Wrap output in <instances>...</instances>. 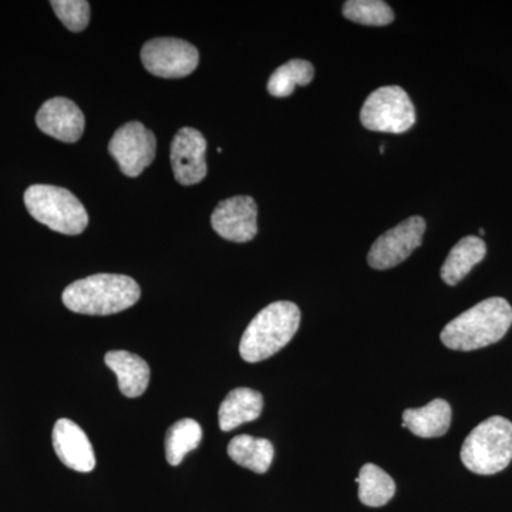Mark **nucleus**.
I'll return each mask as SVG.
<instances>
[{"instance_id": "1", "label": "nucleus", "mask_w": 512, "mask_h": 512, "mask_svg": "<svg viewBox=\"0 0 512 512\" xmlns=\"http://www.w3.org/2000/svg\"><path fill=\"white\" fill-rule=\"evenodd\" d=\"M511 325L510 303L503 298H490L451 320L440 339L448 349L471 352L500 342Z\"/></svg>"}, {"instance_id": "2", "label": "nucleus", "mask_w": 512, "mask_h": 512, "mask_svg": "<svg viewBox=\"0 0 512 512\" xmlns=\"http://www.w3.org/2000/svg\"><path fill=\"white\" fill-rule=\"evenodd\" d=\"M140 296V286L130 276L97 274L67 286L62 299L74 313L107 316L136 305Z\"/></svg>"}, {"instance_id": "3", "label": "nucleus", "mask_w": 512, "mask_h": 512, "mask_svg": "<svg viewBox=\"0 0 512 512\" xmlns=\"http://www.w3.org/2000/svg\"><path fill=\"white\" fill-rule=\"evenodd\" d=\"M301 325L295 303L279 301L262 309L249 323L239 343V353L248 363H258L284 349Z\"/></svg>"}, {"instance_id": "4", "label": "nucleus", "mask_w": 512, "mask_h": 512, "mask_svg": "<svg viewBox=\"0 0 512 512\" xmlns=\"http://www.w3.org/2000/svg\"><path fill=\"white\" fill-rule=\"evenodd\" d=\"M461 461L480 476L500 473L512 461V423L493 416L478 424L461 447Z\"/></svg>"}, {"instance_id": "5", "label": "nucleus", "mask_w": 512, "mask_h": 512, "mask_svg": "<svg viewBox=\"0 0 512 512\" xmlns=\"http://www.w3.org/2000/svg\"><path fill=\"white\" fill-rule=\"evenodd\" d=\"M29 214L52 231L80 235L89 225V214L76 195L66 188L36 184L25 192Z\"/></svg>"}, {"instance_id": "6", "label": "nucleus", "mask_w": 512, "mask_h": 512, "mask_svg": "<svg viewBox=\"0 0 512 512\" xmlns=\"http://www.w3.org/2000/svg\"><path fill=\"white\" fill-rule=\"evenodd\" d=\"M360 121L370 131L402 134L416 123V110L406 90L384 86L367 97L360 111Z\"/></svg>"}, {"instance_id": "7", "label": "nucleus", "mask_w": 512, "mask_h": 512, "mask_svg": "<svg viewBox=\"0 0 512 512\" xmlns=\"http://www.w3.org/2000/svg\"><path fill=\"white\" fill-rule=\"evenodd\" d=\"M144 67L163 79H181L197 69L200 53L197 47L174 37H158L141 49Z\"/></svg>"}, {"instance_id": "8", "label": "nucleus", "mask_w": 512, "mask_h": 512, "mask_svg": "<svg viewBox=\"0 0 512 512\" xmlns=\"http://www.w3.org/2000/svg\"><path fill=\"white\" fill-rule=\"evenodd\" d=\"M109 151L121 173L138 177L156 158V136L143 123L131 121L116 131L110 140Z\"/></svg>"}, {"instance_id": "9", "label": "nucleus", "mask_w": 512, "mask_h": 512, "mask_svg": "<svg viewBox=\"0 0 512 512\" xmlns=\"http://www.w3.org/2000/svg\"><path fill=\"white\" fill-rule=\"evenodd\" d=\"M426 232L424 218L410 217L376 239L367 255V262L377 271H386L406 261L420 247Z\"/></svg>"}, {"instance_id": "10", "label": "nucleus", "mask_w": 512, "mask_h": 512, "mask_svg": "<svg viewBox=\"0 0 512 512\" xmlns=\"http://www.w3.org/2000/svg\"><path fill=\"white\" fill-rule=\"evenodd\" d=\"M211 225L227 241L249 242L258 232V205L254 198L244 195L228 198L215 207Z\"/></svg>"}, {"instance_id": "11", "label": "nucleus", "mask_w": 512, "mask_h": 512, "mask_svg": "<svg viewBox=\"0 0 512 512\" xmlns=\"http://www.w3.org/2000/svg\"><path fill=\"white\" fill-rule=\"evenodd\" d=\"M205 151L207 140L195 128L184 127L175 134L171 143V165L178 183L194 185L204 180L207 175Z\"/></svg>"}, {"instance_id": "12", "label": "nucleus", "mask_w": 512, "mask_h": 512, "mask_svg": "<svg viewBox=\"0 0 512 512\" xmlns=\"http://www.w3.org/2000/svg\"><path fill=\"white\" fill-rule=\"evenodd\" d=\"M36 124L47 136L63 141L76 143L83 136L84 114L74 101L55 97L47 100L37 111Z\"/></svg>"}, {"instance_id": "13", "label": "nucleus", "mask_w": 512, "mask_h": 512, "mask_svg": "<svg viewBox=\"0 0 512 512\" xmlns=\"http://www.w3.org/2000/svg\"><path fill=\"white\" fill-rule=\"evenodd\" d=\"M53 447L64 466L79 473H90L96 467V456L89 437L74 421L60 419L53 429Z\"/></svg>"}, {"instance_id": "14", "label": "nucleus", "mask_w": 512, "mask_h": 512, "mask_svg": "<svg viewBox=\"0 0 512 512\" xmlns=\"http://www.w3.org/2000/svg\"><path fill=\"white\" fill-rule=\"evenodd\" d=\"M107 367L116 373L120 392L136 399L146 392L150 383V366L146 360L127 350H113L104 357Z\"/></svg>"}, {"instance_id": "15", "label": "nucleus", "mask_w": 512, "mask_h": 512, "mask_svg": "<svg viewBox=\"0 0 512 512\" xmlns=\"http://www.w3.org/2000/svg\"><path fill=\"white\" fill-rule=\"evenodd\" d=\"M264 410V397L256 390L238 387L221 403L218 420L222 431H231L242 424L254 421Z\"/></svg>"}, {"instance_id": "16", "label": "nucleus", "mask_w": 512, "mask_h": 512, "mask_svg": "<svg viewBox=\"0 0 512 512\" xmlns=\"http://www.w3.org/2000/svg\"><path fill=\"white\" fill-rule=\"evenodd\" d=\"M450 424L451 407L443 399H434L421 409H407L403 412L402 426L421 439L444 436Z\"/></svg>"}, {"instance_id": "17", "label": "nucleus", "mask_w": 512, "mask_h": 512, "mask_svg": "<svg viewBox=\"0 0 512 512\" xmlns=\"http://www.w3.org/2000/svg\"><path fill=\"white\" fill-rule=\"evenodd\" d=\"M485 254L487 245L483 239L474 235L460 239L451 249L441 268V278L447 285H457L470 274L474 266L483 261Z\"/></svg>"}, {"instance_id": "18", "label": "nucleus", "mask_w": 512, "mask_h": 512, "mask_svg": "<svg viewBox=\"0 0 512 512\" xmlns=\"http://www.w3.org/2000/svg\"><path fill=\"white\" fill-rule=\"evenodd\" d=\"M228 456L238 466L248 468L256 474H265L272 466L275 451L271 441L241 434L228 444Z\"/></svg>"}, {"instance_id": "19", "label": "nucleus", "mask_w": 512, "mask_h": 512, "mask_svg": "<svg viewBox=\"0 0 512 512\" xmlns=\"http://www.w3.org/2000/svg\"><path fill=\"white\" fill-rule=\"evenodd\" d=\"M356 483L359 484V500L367 507H383L396 493L393 478L375 464H365L360 468Z\"/></svg>"}, {"instance_id": "20", "label": "nucleus", "mask_w": 512, "mask_h": 512, "mask_svg": "<svg viewBox=\"0 0 512 512\" xmlns=\"http://www.w3.org/2000/svg\"><path fill=\"white\" fill-rule=\"evenodd\" d=\"M202 429L198 421L184 419L177 421L167 431L165 437V457L170 466H180L190 451L200 446Z\"/></svg>"}, {"instance_id": "21", "label": "nucleus", "mask_w": 512, "mask_h": 512, "mask_svg": "<svg viewBox=\"0 0 512 512\" xmlns=\"http://www.w3.org/2000/svg\"><path fill=\"white\" fill-rule=\"evenodd\" d=\"M315 77V67L308 60H289L269 77L268 92L274 97H288L296 86H308Z\"/></svg>"}, {"instance_id": "22", "label": "nucleus", "mask_w": 512, "mask_h": 512, "mask_svg": "<svg viewBox=\"0 0 512 512\" xmlns=\"http://www.w3.org/2000/svg\"><path fill=\"white\" fill-rule=\"evenodd\" d=\"M343 16L365 26H387L394 20L392 8L382 0H348L343 5Z\"/></svg>"}, {"instance_id": "23", "label": "nucleus", "mask_w": 512, "mask_h": 512, "mask_svg": "<svg viewBox=\"0 0 512 512\" xmlns=\"http://www.w3.org/2000/svg\"><path fill=\"white\" fill-rule=\"evenodd\" d=\"M57 18L72 32H83L90 23V3L86 0H53Z\"/></svg>"}]
</instances>
